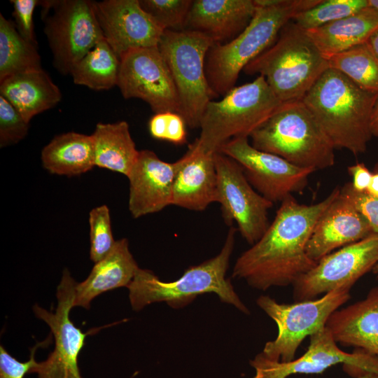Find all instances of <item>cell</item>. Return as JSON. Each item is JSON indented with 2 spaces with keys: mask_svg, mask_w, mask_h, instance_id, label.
Returning <instances> with one entry per match:
<instances>
[{
  "mask_svg": "<svg viewBox=\"0 0 378 378\" xmlns=\"http://www.w3.org/2000/svg\"><path fill=\"white\" fill-rule=\"evenodd\" d=\"M94 3L103 37L120 59L132 50L158 46L164 29L141 8L139 0Z\"/></svg>",
  "mask_w": 378,
  "mask_h": 378,
  "instance_id": "e0dca14e",
  "label": "cell"
},
{
  "mask_svg": "<svg viewBox=\"0 0 378 378\" xmlns=\"http://www.w3.org/2000/svg\"><path fill=\"white\" fill-rule=\"evenodd\" d=\"M0 96L29 122L34 116L56 106L59 88L42 69L10 76L0 81Z\"/></svg>",
  "mask_w": 378,
  "mask_h": 378,
  "instance_id": "cb8c5ba5",
  "label": "cell"
},
{
  "mask_svg": "<svg viewBox=\"0 0 378 378\" xmlns=\"http://www.w3.org/2000/svg\"><path fill=\"white\" fill-rule=\"evenodd\" d=\"M37 46L24 39L13 21L0 14V81L18 74L41 69Z\"/></svg>",
  "mask_w": 378,
  "mask_h": 378,
  "instance_id": "f1b7e54d",
  "label": "cell"
},
{
  "mask_svg": "<svg viewBox=\"0 0 378 378\" xmlns=\"http://www.w3.org/2000/svg\"><path fill=\"white\" fill-rule=\"evenodd\" d=\"M369 48L378 60V29H377L366 41Z\"/></svg>",
  "mask_w": 378,
  "mask_h": 378,
  "instance_id": "b9f144b4",
  "label": "cell"
},
{
  "mask_svg": "<svg viewBox=\"0 0 378 378\" xmlns=\"http://www.w3.org/2000/svg\"><path fill=\"white\" fill-rule=\"evenodd\" d=\"M377 263L378 233H372L320 259L293 284V299L314 300L339 288L351 289Z\"/></svg>",
  "mask_w": 378,
  "mask_h": 378,
  "instance_id": "4fadbf2b",
  "label": "cell"
},
{
  "mask_svg": "<svg viewBox=\"0 0 378 378\" xmlns=\"http://www.w3.org/2000/svg\"><path fill=\"white\" fill-rule=\"evenodd\" d=\"M378 29V12L368 6L350 16L305 30L327 60L356 46L366 43Z\"/></svg>",
  "mask_w": 378,
  "mask_h": 378,
  "instance_id": "d4e9b609",
  "label": "cell"
},
{
  "mask_svg": "<svg viewBox=\"0 0 378 378\" xmlns=\"http://www.w3.org/2000/svg\"><path fill=\"white\" fill-rule=\"evenodd\" d=\"M217 173L216 202L220 204L227 225L235 222L237 230L251 245L268 228V211L273 203L259 194L246 179L240 164L217 151L214 153Z\"/></svg>",
  "mask_w": 378,
  "mask_h": 378,
  "instance_id": "8fae6325",
  "label": "cell"
},
{
  "mask_svg": "<svg viewBox=\"0 0 378 378\" xmlns=\"http://www.w3.org/2000/svg\"><path fill=\"white\" fill-rule=\"evenodd\" d=\"M372 233L366 219L340 189L314 225L306 252L309 258L318 262L334 250L360 241Z\"/></svg>",
  "mask_w": 378,
  "mask_h": 378,
  "instance_id": "d6986e66",
  "label": "cell"
},
{
  "mask_svg": "<svg viewBox=\"0 0 378 378\" xmlns=\"http://www.w3.org/2000/svg\"><path fill=\"white\" fill-rule=\"evenodd\" d=\"M141 8L164 30L184 29L192 0H139Z\"/></svg>",
  "mask_w": 378,
  "mask_h": 378,
  "instance_id": "1f68e13d",
  "label": "cell"
},
{
  "mask_svg": "<svg viewBox=\"0 0 378 378\" xmlns=\"http://www.w3.org/2000/svg\"><path fill=\"white\" fill-rule=\"evenodd\" d=\"M340 189L309 205L299 203L293 195L284 200L264 234L237 259L232 276L260 290L293 285L317 263L307 255V244Z\"/></svg>",
  "mask_w": 378,
  "mask_h": 378,
  "instance_id": "6da1fadb",
  "label": "cell"
},
{
  "mask_svg": "<svg viewBox=\"0 0 378 378\" xmlns=\"http://www.w3.org/2000/svg\"><path fill=\"white\" fill-rule=\"evenodd\" d=\"M309 338L310 343L305 353L289 362L272 361L260 353L258 354L249 361L255 370L251 378H287L295 374H321L340 363L357 378L369 372L378 374L377 356L360 349L353 353L342 351L326 326Z\"/></svg>",
  "mask_w": 378,
  "mask_h": 378,
  "instance_id": "5bb4252c",
  "label": "cell"
},
{
  "mask_svg": "<svg viewBox=\"0 0 378 378\" xmlns=\"http://www.w3.org/2000/svg\"><path fill=\"white\" fill-rule=\"evenodd\" d=\"M94 164L127 176L139 155L126 121L98 123L91 135Z\"/></svg>",
  "mask_w": 378,
  "mask_h": 378,
  "instance_id": "4316f807",
  "label": "cell"
},
{
  "mask_svg": "<svg viewBox=\"0 0 378 378\" xmlns=\"http://www.w3.org/2000/svg\"><path fill=\"white\" fill-rule=\"evenodd\" d=\"M322 0H260L247 27L231 41L214 43L205 59V74L214 96L234 87L239 73L270 48L281 29L298 13Z\"/></svg>",
  "mask_w": 378,
  "mask_h": 378,
  "instance_id": "277c9868",
  "label": "cell"
},
{
  "mask_svg": "<svg viewBox=\"0 0 378 378\" xmlns=\"http://www.w3.org/2000/svg\"><path fill=\"white\" fill-rule=\"evenodd\" d=\"M237 229L230 227L218 254L189 267L177 279L160 280L152 271L139 268L127 286L131 307L140 311L147 305L165 302L172 309H181L205 293L216 294L221 302L234 306L245 314L250 311L226 278Z\"/></svg>",
  "mask_w": 378,
  "mask_h": 378,
  "instance_id": "3957f363",
  "label": "cell"
},
{
  "mask_svg": "<svg viewBox=\"0 0 378 378\" xmlns=\"http://www.w3.org/2000/svg\"><path fill=\"white\" fill-rule=\"evenodd\" d=\"M249 137L256 149L299 167L316 171L335 164V146L302 100L282 103Z\"/></svg>",
  "mask_w": 378,
  "mask_h": 378,
  "instance_id": "8992f818",
  "label": "cell"
},
{
  "mask_svg": "<svg viewBox=\"0 0 378 378\" xmlns=\"http://www.w3.org/2000/svg\"><path fill=\"white\" fill-rule=\"evenodd\" d=\"M51 342V336L42 342H38L31 349L27 361L21 362L12 356L4 347L0 346V378H23L29 373L35 363V354L38 347L47 346Z\"/></svg>",
  "mask_w": 378,
  "mask_h": 378,
  "instance_id": "8d00e7d4",
  "label": "cell"
},
{
  "mask_svg": "<svg viewBox=\"0 0 378 378\" xmlns=\"http://www.w3.org/2000/svg\"><path fill=\"white\" fill-rule=\"evenodd\" d=\"M139 269L125 238L115 241L110 253L96 262L88 276L76 283L74 307L90 309L92 300L100 294L127 287Z\"/></svg>",
  "mask_w": 378,
  "mask_h": 378,
  "instance_id": "603a6c76",
  "label": "cell"
},
{
  "mask_svg": "<svg viewBox=\"0 0 378 378\" xmlns=\"http://www.w3.org/2000/svg\"><path fill=\"white\" fill-rule=\"evenodd\" d=\"M214 41L188 29L164 30L158 48L174 80L179 115L190 128H200L204 110L214 97L205 74V59Z\"/></svg>",
  "mask_w": 378,
  "mask_h": 378,
  "instance_id": "ba28073f",
  "label": "cell"
},
{
  "mask_svg": "<svg viewBox=\"0 0 378 378\" xmlns=\"http://www.w3.org/2000/svg\"><path fill=\"white\" fill-rule=\"evenodd\" d=\"M218 151L238 162L252 187L273 204L281 202L294 192H302L309 176L316 171L297 167L276 155L256 149L248 137L232 139Z\"/></svg>",
  "mask_w": 378,
  "mask_h": 378,
  "instance_id": "9a60e30c",
  "label": "cell"
},
{
  "mask_svg": "<svg viewBox=\"0 0 378 378\" xmlns=\"http://www.w3.org/2000/svg\"><path fill=\"white\" fill-rule=\"evenodd\" d=\"M117 86L125 99H140L155 113L179 114L176 87L158 46L134 49L122 56Z\"/></svg>",
  "mask_w": 378,
  "mask_h": 378,
  "instance_id": "2e32d148",
  "label": "cell"
},
{
  "mask_svg": "<svg viewBox=\"0 0 378 378\" xmlns=\"http://www.w3.org/2000/svg\"><path fill=\"white\" fill-rule=\"evenodd\" d=\"M179 160L167 162L152 150H139L127 176L130 181L128 207L134 218L172 205V190Z\"/></svg>",
  "mask_w": 378,
  "mask_h": 378,
  "instance_id": "ac0fdd59",
  "label": "cell"
},
{
  "mask_svg": "<svg viewBox=\"0 0 378 378\" xmlns=\"http://www.w3.org/2000/svg\"><path fill=\"white\" fill-rule=\"evenodd\" d=\"M29 123L3 97L0 96V147L18 143L24 139Z\"/></svg>",
  "mask_w": 378,
  "mask_h": 378,
  "instance_id": "836d02e7",
  "label": "cell"
},
{
  "mask_svg": "<svg viewBox=\"0 0 378 378\" xmlns=\"http://www.w3.org/2000/svg\"><path fill=\"white\" fill-rule=\"evenodd\" d=\"M378 93L363 89L340 71L328 68L302 102L335 149L364 153L373 136L371 122Z\"/></svg>",
  "mask_w": 378,
  "mask_h": 378,
  "instance_id": "7a4b0ae2",
  "label": "cell"
},
{
  "mask_svg": "<svg viewBox=\"0 0 378 378\" xmlns=\"http://www.w3.org/2000/svg\"><path fill=\"white\" fill-rule=\"evenodd\" d=\"M281 104L262 76L234 87L222 99L207 104L197 139L200 146L214 153L232 139L249 137Z\"/></svg>",
  "mask_w": 378,
  "mask_h": 378,
  "instance_id": "52a82bcc",
  "label": "cell"
},
{
  "mask_svg": "<svg viewBox=\"0 0 378 378\" xmlns=\"http://www.w3.org/2000/svg\"><path fill=\"white\" fill-rule=\"evenodd\" d=\"M371 131L373 136L378 137V100L375 104L372 114Z\"/></svg>",
  "mask_w": 378,
  "mask_h": 378,
  "instance_id": "7bdbcfd3",
  "label": "cell"
},
{
  "mask_svg": "<svg viewBox=\"0 0 378 378\" xmlns=\"http://www.w3.org/2000/svg\"><path fill=\"white\" fill-rule=\"evenodd\" d=\"M76 283L65 269L57 288L55 311H48L37 304L33 307L36 316L49 326L55 342L48 358L36 361L29 372L36 373L37 378H82L78 358L88 332H83L70 318Z\"/></svg>",
  "mask_w": 378,
  "mask_h": 378,
  "instance_id": "7c38bea8",
  "label": "cell"
},
{
  "mask_svg": "<svg viewBox=\"0 0 378 378\" xmlns=\"http://www.w3.org/2000/svg\"><path fill=\"white\" fill-rule=\"evenodd\" d=\"M120 59L103 38L73 68L74 83L94 90L118 85Z\"/></svg>",
  "mask_w": 378,
  "mask_h": 378,
  "instance_id": "83f0119b",
  "label": "cell"
},
{
  "mask_svg": "<svg viewBox=\"0 0 378 378\" xmlns=\"http://www.w3.org/2000/svg\"><path fill=\"white\" fill-rule=\"evenodd\" d=\"M186 125L183 118L178 113L167 112L165 140L176 145L186 144Z\"/></svg>",
  "mask_w": 378,
  "mask_h": 378,
  "instance_id": "74e56055",
  "label": "cell"
},
{
  "mask_svg": "<svg viewBox=\"0 0 378 378\" xmlns=\"http://www.w3.org/2000/svg\"><path fill=\"white\" fill-rule=\"evenodd\" d=\"M328 62L329 68L343 74L363 89L378 93V60L366 43L338 53Z\"/></svg>",
  "mask_w": 378,
  "mask_h": 378,
  "instance_id": "f546056e",
  "label": "cell"
},
{
  "mask_svg": "<svg viewBox=\"0 0 378 378\" xmlns=\"http://www.w3.org/2000/svg\"><path fill=\"white\" fill-rule=\"evenodd\" d=\"M359 378H378V374L369 372L360 376Z\"/></svg>",
  "mask_w": 378,
  "mask_h": 378,
  "instance_id": "f6af8a7d",
  "label": "cell"
},
{
  "mask_svg": "<svg viewBox=\"0 0 378 378\" xmlns=\"http://www.w3.org/2000/svg\"><path fill=\"white\" fill-rule=\"evenodd\" d=\"M90 259L97 262L106 257L113 248V239L110 211L107 206L102 205L92 209L89 214Z\"/></svg>",
  "mask_w": 378,
  "mask_h": 378,
  "instance_id": "d6a6232c",
  "label": "cell"
},
{
  "mask_svg": "<svg viewBox=\"0 0 378 378\" xmlns=\"http://www.w3.org/2000/svg\"><path fill=\"white\" fill-rule=\"evenodd\" d=\"M347 171L353 179L351 182L353 189L359 192H366L372 177V172L366 165L363 162H358L348 167Z\"/></svg>",
  "mask_w": 378,
  "mask_h": 378,
  "instance_id": "f35d334b",
  "label": "cell"
},
{
  "mask_svg": "<svg viewBox=\"0 0 378 378\" xmlns=\"http://www.w3.org/2000/svg\"><path fill=\"white\" fill-rule=\"evenodd\" d=\"M329 68L306 31L292 20L278 38L244 69L248 75L263 76L281 103L301 101Z\"/></svg>",
  "mask_w": 378,
  "mask_h": 378,
  "instance_id": "5b68a950",
  "label": "cell"
},
{
  "mask_svg": "<svg viewBox=\"0 0 378 378\" xmlns=\"http://www.w3.org/2000/svg\"><path fill=\"white\" fill-rule=\"evenodd\" d=\"M14 24L20 35L30 43L37 46L34 34L33 15L38 0H13Z\"/></svg>",
  "mask_w": 378,
  "mask_h": 378,
  "instance_id": "e575fe53",
  "label": "cell"
},
{
  "mask_svg": "<svg viewBox=\"0 0 378 378\" xmlns=\"http://www.w3.org/2000/svg\"><path fill=\"white\" fill-rule=\"evenodd\" d=\"M372 272L378 277V263L374 267Z\"/></svg>",
  "mask_w": 378,
  "mask_h": 378,
  "instance_id": "bcb514c9",
  "label": "cell"
},
{
  "mask_svg": "<svg viewBox=\"0 0 378 378\" xmlns=\"http://www.w3.org/2000/svg\"><path fill=\"white\" fill-rule=\"evenodd\" d=\"M253 0H195L184 29L199 31L221 43L239 35L253 18Z\"/></svg>",
  "mask_w": 378,
  "mask_h": 378,
  "instance_id": "44dd1931",
  "label": "cell"
},
{
  "mask_svg": "<svg viewBox=\"0 0 378 378\" xmlns=\"http://www.w3.org/2000/svg\"><path fill=\"white\" fill-rule=\"evenodd\" d=\"M368 6V0H322L314 7L298 13L292 21L308 30L350 16Z\"/></svg>",
  "mask_w": 378,
  "mask_h": 378,
  "instance_id": "4dcf8cb0",
  "label": "cell"
},
{
  "mask_svg": "<svg viewBox=\"0 0 378 378\" xmlns=\"http://www.w3.org/2000/svg\"><path fill=\"white\" fill-rule=\"evenodd\" d=\"M167 122V112L155 113L148 122L150 135L155 139L165 140Z\"/></svg>",
  "mask_w": 378,
  "mask_h": 378,
  "instance_id": "ab89813d",
  "label": "cell"
},
{
  "mask_svg": "<svg viewBox=\"0 0 378 378\" xmlns=\"http://www.w3.org/2000/svg\"><path fill=\"white\" fill-rule=\"evenodd\" d=\"M350 288H339L314 300L292 304L278 302L270 295H260L257 305L276 323L278 333L265 343L260 354L272 361L295 359L303 340L326 327L330 315L350 299Z\"/></svg>",
  "mask_w": 378,
  "mask_h": 378,
  "instance_id": "9c48e42d",
  "label": "cell"
},
{
  "mask_svg": "<svg viewBox=\"0 0 378 378\" xmlns=\"http://www.w3.org/2000/svg\"><path fill=\"white\" fill-rule=\"evenodd\" d=\"M340 192L347 196L357 210L369 223L373 233H378V197L372 196L366 192L355 191L351 182L346 183Z\"/></svg>",
  "mask_w": 378,
  "mask_h": 378,
  "instance_id": "d590c367",
  "label": "cell"
},
{
  "mask_svg": "<svg viewBox=\"0 0 378 378\" xmlns=\"http://www.w3.org/2000/svg\"><path fill=\"white\" fill-rule=\"evenodd\" d=\"M53 66L64 75L104 38L94 1H40Z\"/></svg>",
  "mask_w": 378,
  "mask_h": 378,
  "instance_id": "30bf717a",
  "label": "cell"
},
{
  "mask_svg": "<svg viewBox=\"0 0 378 378\" xmlns=\"http://www.w3.org/2000/svg\"><path fill=\"white\" fill-rule=\"evenodd\" d=\"M326 326L337 343L378 357V286L365 299L335 311Z\"/></svg>",
  "mask_w": 378,
  "mask_h": 378,
  "instance_id": "7402d4cb",
  "label": "cell"
},
{
  "mask_svg": "<svg viewBox=\"0 0 378 378\" xmlns=\"http://www.w3.org/2000/svg\"><path fill=\"white\" fill-rule=\"evenodd\" d=\"M214 153L204 151L197 139L179 159L172 190V205L202 211L216 202L217 173Z\"/></svg>",
  "mask_w": 378,
  "mask_h": 378,
  "instance_id": "ffe728a7",
  "label": "cell"
},
{
  "mask_svg": "<svg viewBox=\"0 0 378 378\" xmlns=\"http://www.w3.org/2000/svg\"><path fill=\"white\" fill-rule=\"evenodd\" d=\"M368 6L378 12V0H368Z\"/></svg>",
  "mask_w": 378,
  "mask_h": 378,
  "instance_id": "ee69618b",
  "label": "cell"
},
{
  "mask_svg": "<svg viewBox=\"0 0 378 378\" xmlns=\"http://www.w3.org/2000/svg\"><path fill=\"white\" fill-rule=\"evenodd\" d=\"M41 162L55 174L72 176L87 172L95 166L92 137L74 132L57 135L42 149Z\"/></svg>",
  "mask_w": 378,
  "mask_h": 378,
  "instance_id": "484cf974",
  "label": "cell"
},
{
  "mask_svg": "<svg viewBox=\"0 0 378 378\" xmlns=\"http://www.w3.org/2000/svg\"><path fill=\"white\" fill-rule=\"evenodd\" d=\"M366 192L372 196L378 197V163L374 165L372 171L371 181Z\"/></svg>",
  "mask_w": 378,
  "mask_h": 378,
  "instance_id": "60d3db41",
  "label": "cell"
}]
</instances>
